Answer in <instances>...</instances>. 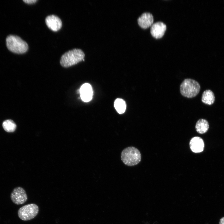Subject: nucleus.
Wrapping results in <instances>:
<instances>
[{
	"label": "nucleus",
	"mask_w": 224,
	"mask_h": 224,
	"mask_svg": "<svg viewBox=\"0 0 224 224\" xmlns=\"http://www.w3.org/2000/svg\"><path fill=\"white\" fill-rule=\"evenodd\" d=\"M85 54L79 49H74L65 53L61 56L60 63L65 68L71 67L84 61Z\"/></svg>",
	"instance_id": "nucleus-1"
},
{
	"label": "nucleus",
	"mask_w": 224,
	"mask_h": 224,
	"mask_svg": "<svg viewBox=\"0 0 224 224\" xmlns=\"http://www.w3.org/2000/svg\"><path fill=\"white\" fill-rule=\"evenodd\" d=\"M200 90L199 83L194 80L186 78L182 82L180 86V92L183 96L188 98L196 96Z\"/></svg>",
	"instance_id": "nucleus-2"
},
{
	"label": "nucleus",
	"mask_w": 224,
	"mask_h": 224,
	"mask_svg": "<svg viewBox=\"0 0 224 224\" xmlns=\"http://www.w3.org/2000/svg\"><path fill=\"white\" fill-rule=\"evenodd\" d=\"M121 158L122 161L125 165L132 166L137 165L140 162L141 159V155L138 149L133 147H129L122 151Z\"/></svg>",
	"instance_id": "nucleus-3"
},
{
	"label": "nucleus",
	"mask_w": 224,
	"mask_h": 224,
	"mask_svg": "<svg viewBox=\"0 0 224 224\" xmlns=\"http://www.w3.org/2000/svg\"><path fill=\"white\" fill-rule=\"evenodd\" d=\"M6 42L7 48L13 53L22 54L28 50V44L18 36L10 35L7 38Z\"/></svg>",
	"instance_id": "nucleus-4"
},
{
	"label": "nucleus",
	"mask_w": 224,
	"mask_h": 224,
	"mask_svg": "<svg viewBox=\"0 0 224 224\" xmlns=\"http://www.w3.org/2000/svg\"><path fill=\"white\" fill-rule=\"evenodd\" d=\"M39 207L35 204L31 203L20 208L18 211L19 217L23 221H28L34 218L39 212Z\"/></svg>",
	"instance_id": "nucleus-5"
},
{
	"label": "nucleus",
	"mask_w": 224,
	"mask_h": 224,
	"mask_svg": "<svg viewBox=\"0 0 224 224\" xmlns=\"http://www.w3.org/2000/svg\"><path fill=\"white\" fill-rule=\"evenodd\" d=\"M10 198L12 202L17 205L24 203L27 199V196L24 189L18 187L14 188L11 194Z\"/></svg>",
	"instance_id": "nucleus-6"
},
{
	"label": "nucleus",
	"mask_w": 224,
	"mask_h": 224,
	"mask_svg": "<svg viewBox=\"0 0 224 224\" xmlns=\"http://www.w3.org/2000/svg\"><path fill=\"white\" fill-rule=\"evenodd\" d=\"M45 22L48 27L54 31H58L62 26L61 19L55 15H52L47 16L45 18Z\"/></svg>",
	"instance_id": "nucleus-7"
},
{
	"label": "nucleus",
	"mask_w": 224,
	"mask_h": 224,
	"mask_svg": "<svg viewBox=\"0 0 224 224\" xmlns=\"http://www.w3.org/2000/svg\"><path fill=\"white\" fill-rule=\"evenodd\" d=\"M166 29V26L165 23L161 21H158L152 24L150 32L153 37L158 39L163 36Z\"/></svg>",
	"instance_id": "nucleus-8"
},
{
	"label": "nucleus",
	"mask_w": 224,
	"mask_h": 224,
	"mask_svg": "<svg viewBox=\"0 0 224 224\" xmlns=\"http://www.w3.org/2000/svg\"><path fill=\"white\" fill-rule=\"evenodd\" d=\"M153 20V17L151 13L145 12L138 18L137 21L140 27L143 29H146L152 25Z\"/></svg>",
	"instance_id": "nucleus-9"
},
{
	"label": "nucleus",
	"mask_w": 224,
	"mask_h": 224,
	"mask_svg": "<svg viewBox=\"0 0 224 224\" xmlns=\"http://www.w3.org/2000/svg\"><path fill=\"white\" fill-rule=\"evenodd\" d=\"M79 93L81 99L84 102H89L92 99L93 91L91 85L89 83L83 84L79 90Z\"/></svg>",
	"instance_id": "nucleus-10"
},
{
	"label": "nucleus",
	"mask_w": 224,
	"mask_h": 224,
	"mask_svg": "<svg viewBox=\"0 0 224 224\" xmlns=\"http://www.w3.org/2000/svg\"><path fill=\"white\" fill-rule=\"evenodd\" d=\"M189 146L191 150L194 153H199L202 152L204 148L203 140L198 137L192 138L189 142Z\"/></svg>",
	"instance_id": "nucleus-11"
},
{
	"label": "nucleus",
	"mask_w": 224,
	"mask_h": 224,
	"mask_svg": "<svg viewBox=\"0 0 224 224\" xmlns=\"http://www.w3.org/2000/svg\"><path fill=\"white\" fill-rule=\"evenodd\" d=\"M209 127L208 121L206 119H201L198 120L195 125V129L197 132L200 134L206 133Z\"/></svg>",
	"instance_id": "nucleus-12"
},
{
	"label": "nucleus",
	"mask_w": 224,
	"mask_h": 224,
	"mask_svg": "<svg viewBox=\"0 0 224 224\" xmlns=\"http://www.w3.org/2000/svg\"><path fill=\"white\" fill-rule=\"evenodd\" d=\"M202 101L204 103L211 105L215 101V96L213 92L210 90L205 91L202 96Z\"/></svg>",
	"instance_id": "nucleus-13"
},
{
	"label": "nucleus",
	"mask_w": 224,
	"mask_h": 224,
	"mask_svg": "<svg viewBox=\"0 0 224 224\" xmlns=\"http://www.w3.org/2000/svg\"><path fill=\"white\" fill-rule=\"evenodd\" d=\"M114 106L117 112L119 114H122L126 110L125 102L123 99L118 98L116 99L114 102Z\"/></svg>",
	"instance_id": "nucleus-14"
},
{
	"label": "nucleus",
	"mask_w": 224,
	"mask_h": 224,
	"mask_svg": "<svg viewBox=\"0 0 224 224\" xmlns=\"http://www.w3.org/2000/svg\"><path fill=\"white\" fill-rule=\"evenodd\" d=\"M2 126L4 130L8 132H13L16 127V124L11 119L5 120L2 123Z\"/></svg>",
	"instance_id": "nucleus-15"
},
{
	"label": "nucleus",
	"mask_w": 224,
	"mask_h": 224,
	"mask_svg": "<svg viewBox=\"0 0 224 224\" xmlns=\"http://www.w3.org/2000/svg\"><path fill=\"white\" fill-rule=\"evenodd\" d=\"M37 0H23V1L28 4H32L35 3Z\"/></svg>",
	"instance_id": "nucleus-16"
},
{
	"label": "nucleus",
	"mask_w": 224,
	"mask_h": 224,
	"mask_svg": "<svg viewBox=\"0 0 224 224\" xmlns=\"http://www.w3.org/2000/svg\"><path fill=\"white\" fill-rule=\"evenodd\" d=\"M219 224H224V217H222L220 219Z\"/></svg>",
	"instance_id": "nucleus-17"
}]
</instances>
